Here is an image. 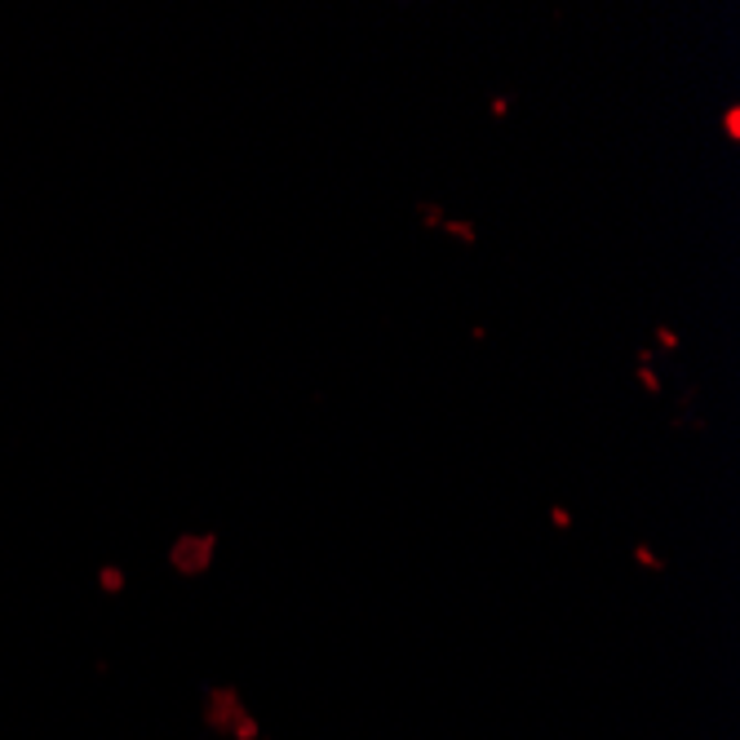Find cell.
<instances>
[{
  "label": "cell",
  "instance_id": "obj_1",
  "mask_svg": "<svg viewBox=\"0 0 740 740\" xmlns=\"http://www.w3.org/2000/svg\"><path fill=\"white\" fill-rule=\"evenodd\" d=\"M209 727L231 731V736H240V740H253V736H257V722L240 709V696H235V691H209Z\"/></svg>",
  "mask_w": 740,
  "mask_h": 740
},
{
  "label": "cell",
  "instance_id": "obj_2",
  "mask_svg": "<svg viewBox=\"0 0 740 740\" xmlns=\"http://www.w3.org/2000/svg\"><path fill=\"white\" fill-rule=\"evenodd\" d=\"M213 546H218V537H178L173 541V568L178 572H204L209 563H213Z\"/></svg>",
  "mask_w": 740,
  "mask_h": 740
},
{
  "label": "cell",
  "instance_id": "obj_3",
  "mask_svg": "<svg viewBox=\"0 0 740 740\" xmlns=\"http://www.w3.org/2000/svg\"><path fill=\"white\" fill-rule=\"evenodd\" d=\"M103 585H107V590H120V572H103Z\"/></svg>",
  "mask_w": 740,
  "mask_h": 740
}]
</instances>
